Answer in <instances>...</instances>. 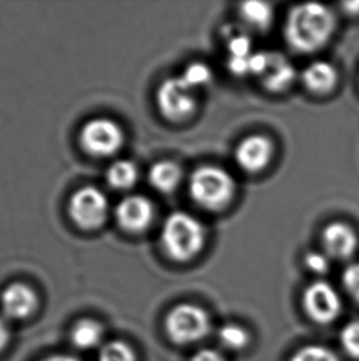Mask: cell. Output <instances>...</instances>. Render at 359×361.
I'll list each match as a JSON object with an SVG mask.
<instances>
[{
	"label": "cell",
	"instance_id": "obj_9",
	"mask_svg": "<svg viewBox=\"0 0 359 361\" xmlns=\"http://www.w3.org/2000/svg\"><path fill=\"white\" fill-rule=\"evenodd\" d=\"M154 214L153 202L143 195L127 196L118 202L115 210L117 224L131 233L146 230L154 220Z\"/></svg>",
	"mask_w": 359,
	"mask_h": 361
},
{
	"label": "cell",
	"instance_id": "obj_23",
	"mask_svg": "<svg viewBox=\"0 0 359 361\" xmlns=\"http://www.w3.org/2000/svg\"><path fill=\"white\" fill-rule=\"evenodd\" d=\"M341 347L348 357L359 359V321L345 324L340 333Z\"/></svg>",
	"mask_w": 359,
	"mask_h": 361
},
{
	"label": "cell",
	"instance_id": "obj_1",
	"mask_svg": "<svg viewBox=\"0 0 359 361\" xmlns=\"http://www.w3.org/2000/svg\"><path fill=\"white\" fill-rule=\"evenodd\" d=\"M335 29V16L327 6L306 3L291 8L286 16L284 36L291 49L311 54L324 47Z\"/></svg>",
	"mask_w": 359,
	"mask_h": 361
},
{
	"label": "cell",
	"instance_id": "obj_17",
	"mask_svg": "<svg viewBox=\"0 0 359 361\" xmlns=\"http://www.w3.org/2000/svg\"><path fill=\"white\" fill-rule=\"evenodd\" d=\"M139 178L138 166L128 159L112 163L106 171V180L116 190H127L136 184Z\"/></svg>",
	"mask_w": 359,
	"mask_h": 361
},
{
	"label": "cell",
	"instance_id": "obj_22",
	"mask_svg": "<svg viewBox=\"0 0 359 361\" xmlns=\"http://www.w3.org/2000/svg\"><path fill=\"white\" fill-rule=\"evenodd\" d=\"M289 361H341L334 350L320 344H309L298 349Z\"/></svg>",
	"mask_w": 359,
	"mask_h": 361
},
{
	"label": "cell",
	"instance_id": "obj_19",
	"mask_svg": "<svg viewBox=\"0 0 359 361\" xmlns=\"http://www.w3.org/2000/svg\"><path fill=\"white\" fill-rule=\"evenodd\" d=\"M244 20L256 29H266L271 24L273 9L271 4L263 1H246L240 6Z\"/></svg>",
	"mask_w": 359,
	"mask_h": 361
},
{
	"label": "cell",
	"instance_id": "obj_27",
	"mask_svg": "<svg viewBox=\"0 0 359 361\" xmlns=\"http://www.w3.org/2000/svg\"><path fill=\"white\" fill-rule=\"evenodd\" d=\"M248 59H237V57H230L229 59L228 67L232 73L239 77H244L246 74H250V64Z\"/></svg>",
	"mask_w": 359,
	"mask_h": 361
},
{
	"label": "cell",
	"instance_id": "obj_20",
	"mask_svg": "<svg viewBox=\"0 0 359 361\" xmlns=\"http://www.w3.org/2000/svg\"><path fill=\"white\" fill-rule=\"evenodd\" d=\"M97 361H138L133 348L122 341H111L100 348Z\"/></svg>",
	"mask_w": 359,
	"mask_h": 361
},
{
	"label": "cell",
	"instance_id": "obj_24",
	"mask_svg": "<svg viewBox=\"0 0 359 361\" xmlns=\"http://www.w3.org/2000/svg\"><path fill=\"white\" fill-rule=\"evenodd\" d=\"M251 49H253L251 39H248L246 35L230 32L228 36V49L230 57L248 59L253 54Z\"/></svg>",
	"mask_w": 359,
	"mask_h": 361
},
{
	"label": "cell",
	"instance_id": "obj_2",
	"mask_svg": "<svg viewBox=\"0 0 359 361\" xmlns=\"http://www.w3.org/2000/svg\"><path fill=\"white\" fill-rule=\"evenodd\" d=\"M161 247L175 262H189L201 253L206 242V227L187 212L171 214L161 228Z\"/></svg>",
	"mask_w": 359,
	"mask_h": 361
},
{
	"label": "cell",
	"instance_id": "obj_12",
	"mask_svg": "<svg viewBox=\"0 0 359 361\" xmlns=\"http://www.w3.org/2000/svg\"><path fill=\"white\" fill-rule=\"evenodd\" d=\"M322 244L330 258L345 260L358 248V235L351 226L344 222H332L322 231Z\"/></svg>",
	"mask_w": 359,
	"mask_h": 361
},
{
	"label": "cell",
	"instance_id": "obj_25",
	"mask_svg": "<svg viewBox=\"0 0 359 361\" xmlns=\"http://www.w3.org/2000/svg\"><path fill=\"white\" fill-rule=\"evenodd\" d=\"M342 283L346 293L359 303V262L352 263L342 273Z\"/></svg>",
	"mask_w": 359,
	"mask_h": 361
},
{
	"label": "cell",
	"instance_id": "obj_6",
	"mask_svg": "<svg viewBox=\"0 0 359 361\" xmlns=\"http://www.w3.org/2000/svg\"><path fill=\"white\" fill-rule=\"evenodd\" d=\"M123 142L125 133L122 127L111 118H92L80 131L84 151L94 157L113 156L121 149Z\"/></svg>",
	"mask_w": 359,
	"mask_h": 361
},
{
	"label": "cell",
	"instance_id": "obj_26",
	"mask_svg": "<svg viewBox=\"0 0 359 361\" xmlns=\"http://www.w3.org/2000/svg\"><path fill=\"white\" fill-rule=\"evenodd\" d=\"M306 268L316 275H324L330 269V257L320 252H310L306 255Z\"/></svg>",
	"mask_w": 359,
	"mask_h": 361
},
{
	"label": "cell",
	"instance_id": "obj_14",
	"mask_svg": "<svg viewBox=\"0 0 359 361\" xmlns=\"http://www.w3.org/2000/svg\"><path fill=\"white\" fill-rule=\"evenodd\" d=\"M105 329L100 322L92 318H84L74 324L70 332V341L79 350L89 352L101 348L105 342Z\"/></svg>",
	"mask_w": 359,
	"mask_h": 361
},
{
	"label": "cell",
	"instance_id": "obj_29",
	"mask_svg": "<svg viewBox=\"0 0 359 361\" xmlns=\"http://www.w3.org/2000/svg\"><path fill=\"white\" fill-rule=\"evenodd\" d=\"M10 328L8 326V321L0 314V352L4 350L6 344L9 343Z\"/></svg>",
	"mask_w": 359,
	"mask_h": 361
},
{
	"label": "cell",
	"instance_id": "obj_11",
	"mask_svg": "<svg viewBox=\"0 0 359 361\" xmlns=\"http://www.w3.org/2000/svg\"><path fill=\"white\" fill-rule=\"evenodd\" d=\"M273 154V145L268 137L261 135L244 138L235 149V161L243 171L258 173L270 164Z\"/></svg>",
	"mask_w": 359,
	"mask_h": 361
},
{
	"label": "cell",
	"instance_id": "obj_4",
	"mask_svg": "<svg viewBox=\"0 0 359 361\" xmlns=\"http://www.w3.org/2000/svg\"><path fill=\"white\" fill-rule=\"evenodd\" d=\"M165 331L171 342L191 345L202 342L212 331L209 313L194 303H180L165 318Z\"/></svg>",
	"mask_w": 359,
	"mask_h": 361
},
{
	"label": "cell",
	"instance_id": "obj_21",
	"mask_svg": "<svg viewBox=\"0 0 359 361\" xmlns=\"http://www.w3.org/2000/svg\"><path fill=\"white\" fill-rule=\"evenodd\" d=\"M180 77L189 85V88L194 89L196 92L197 89L203 88L210 83V80L213 78V73L207 64L194 62L187 66L184 68V73Z\"/></svg>",
	"mask_w": 359,
	"mask_h": 361
},
{
	"label": "cell",
	"instance_id": "obj_18",
	"mask_svg": "<svg viewBox=\"0 0 359 361\" xmlns=\"http://www.w3.org/2000/svg\"><path fill=\"white\" fill-rule=\"evenodd\" d=\"M220 347L229 352H241L250 343V334L246 328L238 323H227L217 333Z\"/></svg>",
	"mask_w": 359,
	"mask_h": 361
},
{
	"label": "cell",
	"instance_id": "obj_30",
	"mask_svg": "<svg viewBox=\"0 0 359 361\" xmlns=\"http://www.w3.org/2000/svg\"><path fill=\"white\" fill-rule=\"evenodd\" d=\"M39 361H82L79 357H74L72 354H53L49 357H44Z\"/></svg>",
	"mask_w": 359,
	"mask_h": 361
},
{
	"label": "cell",
	"instance_id": "obj_28",
	"mask_svg": "<svg viewBox=\"0 0 359 361\" xmlns=\"http://www.w3.org/2000/svg\"><path fill=\"white\" fill-rule=\"evenodd\" d=\"M189 361H227L223 357L222 353H219L215 349L210 348H204L199 352L194 353Z\"/></svg>",
	"mask_w": 359,
	"mask_h": 361
},
{
	"label": "cell",
	"instance_id": "obj_31",
	"mask_svg": "<svg viewBox=\"0 0 359 361\" xmlns=\"http://www.w3.org/2000/svg\"><path fill=\"white\" fill-rule=\"evenodd\" d=\"M346 11H348L351 14H358L359 13V1H352V3H346Z\"/></svg>",
	"mask_w": 359,
	"mask_h": 361
},
{
	"label": "cell",
	"instance_id": "obj_15",
	"mask_svg": "<svg viewBox=\"0 0 359 361\" xmlns=\"http://www.w3.org/2000/svg\"><path fill=\"white\" fill-rule=\"evenodd\" d=\"M263 85L272 92H281L288 88L296 79V68L283 56L271 54L266 72L263 73Z\"/></svg>",
	"mask_w": 359,
	"mask_h": 361
},
{
	"label": "cell",
	"instance_id": "obj_8",
	"mask_svg": "<svg viewBox=\"0 0 359 361\" xmlns=\"http://www.w3.org/2000/svg\"><path fill=\"white\" fill-rule=\"evenodd\" d=\"M303 307L314 322L329 324L335 322L342 312V298L334 285L317 280L304 290Z\"/></svg>",
	"mask_w": 359,
	"mask_h": 361
},
{
	"label": "cell",
	"instance_id": "obj_3",
	"mask_svg": "<svg viewBox=\"0 0 359 361\" xmlns=\"http://www.w3.org/2000/svg\"><path fill=\"white\" fill-rule=\"evenodd\" d=\"M237 184L233 176L220 166H199L191 174V199L206 210H220L233 200Z\"/></svg>",
	"mask_w": 359,
	"mask_h": 361
},
{
	"label": "cell",
	"instance_id": "obj_5",
	"mask_svg": "<svg viewBox=\"0 0 359 361\" xmlns=\"http://www.w3.org/2000/svg\"><path fill=\"white\" fill-rule=\"evenodd\" d=\"M68 212L79 228L97 230L106 222L110 204L107 196L96 186H84L70 197Z\"/></svg>",
	"mask_w": 359,
	"mask_h": 361
},
{
	"label": "cell",
	"instance_id": "obj_13",
	"mask_svg": "<svg viewBox=\"0 0 359 361\" xmlns=\"http://www.w3.org/2000/svg\"><path fill=\"white\" fill-rule=\"evenodd\" d=\"M301 79L306 88L313 93H327L337 83V71L326 61H315L306 66L301 73Z\"/></svg>",
	"mask_w": 359,
	"mask_h": 361
},
{
	"label": "cell",
	"instance_id": "obj_7",
	"mask_svg": "<svg viewBox=\"0 0 359 361\" xmlns=\"http://www.w3.org/2000/svg\"><path fill=\"white\" fill-rule=\"evenodd\" d=\"M194 93L181 77L165 79L156 92V104L161 115L170 121L189 118L197 106Z\"/></svg>",
	"mask_w": 359,
	"mask_h": 361
},
{
	"label": "cell",
	"instance_id": "obj_16",
	"mask_svg": "<svg viewBox=\"0 0 359 361\" xmlns=\"http://www.w3.org/2000/svg\"><path fill=\"white\" fill-rule=\"evenodd\" d=\"M148 180L156 190L164 194L172 192L182 180L181 166L172 161H156L149 169Z\"/></svg>",
	"mask_w": 359,
	"mask_h": 361
},
{
	"label": "cell",
	"instance_id": "obj_10",
	"mask_svg": "<svg viewBox=\"0 0 359 361\" xmlns=\"http://www.w3.org/2000/svg\"><path fill=\"white\" fill-rule=\"evenodd\" d=\"M39 298L27 283H10L0 295V314L6 321H23L37 307Z\"/></svg>",
	"mask_w": 359,
	"mask_h": 361
}]
</instances>
